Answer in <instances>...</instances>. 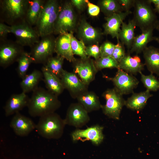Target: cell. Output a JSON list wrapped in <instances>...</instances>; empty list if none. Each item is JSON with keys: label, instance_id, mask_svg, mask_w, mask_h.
Segmentation results:
<instances>
[{"label": "cell", "instance_id": "cell-17", "mask_svg": "<svg viewBox=\"0 0 159 159\" xmlns=\"http://www.w3.org/2000/svg\"><path fill=\"white\" fill-rule=\"evenodd\" d=\"M10 126L16 135L25 137L36 129V124L31 118L19 112L12 118Z\"/></svg>", "mask_w": 159, "mask_h": 159}, {"label": "cell", "instance_id": "cell-11", "mask_svg": "<svg viewBox=\"0 0 159 159\" xmlns=\"http://www.w3.org/2000/svg\"><path fill=\"white\" fill-rule=\"evenodd\" d=\"M103 77L112 81L114 87L122 95L133 93L134 90L139 83L138 79L133 75L120 69H117L113 77H110L106 75Z\"/></svg>", "mask_w": 159, "mask_h": 159}, {"label": "cell", "instance_id": "cell-15", "mask_svg": "<svg viewBox=\"0 0 159 159\" xmlns=\"http://www.w3.org/2000/svg\"><path fill=\"white\" fill-rule=\"evenodd\" d=\"M103 129V127L99 125L92 126L85 129L77 128L71 134V139L74 142L89 140L93 144L98 145L104 139Z\"/></svg>", "mask_w": 159, "mask_h": 159}, {"label": "cell", "instance_id": "cell-7", "mask_svg": "<svg viewBox=\"0 0 159 159\" xmlns=\"http://www.w3.org/2000/svg\"><path fill=\"white\" fill-rule=\"evenodd\" d=\"M53 34L41 38L39 41L32 48L29 52L34 63L44 64L55 53L56 38Z\"/></svg>", "mask_w": 159, "mask_h": 159}, {"label": "cell", "instance_id": "cell-6", "mask_svg": "<svg viewBox=\"0 0 159 159\" xmlns=\"http://www.w3.org/2000/svg\"><path fill=\"white\" fill-rule=\"evenodd\" d=\"M133 7L132 19L141 32L154 27L158 19L154 9L148 0H135Z\"/></svg>", "mask_w": 159, "mask_h": 159}, {"label": "cell", "instance_id": "cell-42", "mask_svg": "<svg viewBox=\"0 0 159 159\" xmlns=\"http://www.w3.org/2000/svg\"><path fill=\"white\" fill-rule=\"evenodd\" d=\"M124 11H130L133 7L135 0H118Z\"/></svg>", "mask_w": 159, "mask_h": 159}, {"label": "cell", "instance_id": "cell-40", "mask_svg": "<svg viewBox=\"0 0 159 159\" xmlns=\"http://www.w3.org/2000/svg\"><path fill=\"white\" fill-rule=\"evenodd\" d=\"M10 33V26L0 22V42L7 39L8 34Z\"/></svg>", "mask_w": 159, "mask_h": 159}, {"label": "cell", "instance_id": "cell-28", "mask_svg": "<svg viewBox=\"0 0 159 159\" xmlns=\"http://www.w3.org/2000/svg\"><path fill=\"white\" fill-rule=\"evenodd\" d=\"M136 25L132 19L129 20L127 24L123 22L118 35L120 41L126 46L129 51L134 40L135 36V29Z\"/></svg>", "mask_w": 159, "mask_h": 159}, {"label": "cell", "instance_id": "cell-45", "mask_svg": "<svg viewBox=\"0 0 159 159\" xmlns=\"http://www.w3.org/2000/svg\"><path fill=\"white\" fill-rule=\"evenodd\" d=\"M153 40H155L159 44V37H154L153 38Z\"/></svg>", "mask_w": 159, "mask_h": 159}, {"label": "cell", "instance_id": "cell-30", "mask_svg": "<svg viewBox=\"0 0 159 159\" xmlns=\"http://www.w3.org/2000/svg\"><path fill=\"white\" fill-rule=\"evenodd\" d=\"M97 5L105 16L124 11L118 0H99Z\"/></svg>", "mask_w": 159, "mask_h": 159}, {"label": "cell", "instance_id": "cell-12", "mask_svg": "<svg viewBox=\"0 0 159 159\" xmlns=\"http://www.w3.org/2000/svg\"><path fill=\"white\" fill-rule=\"evenodd\" d=\"M76 31L79 40L86 46L98 44L104 34L100 29L92 26L84 18L79 21Z\"/></svg>", "mask_w": 159, "mask_h": 159}, {"label": "cell", "instance_id": "cell-3", "mask_svg": "<svg viewBox=\"0 0 159 159\" xmlns=\"http://www.w3.org/2000/svg\"><path fill=\"white\" fill-rule=\"evenodd\" d=\"M61 7V1L46 0L34 27L41 38L53 34L54 26Z\"/></svg>", "mask_w": 159, "mask_h": 159}, {"label": "cell", "instance_id": "cell-2", "mask_svg": "<svg viewBox=\"0 0 159 159\" xmlns=\"http://www.w3.org/2000/svg\"><path fill=\"white\" fill-rule=\"evenodd\" d=\"M29 0H0V22L12 26L24 22Z\"/></svg>", "mask_w": 159, "mask_h": 159}, {"label": "cell", "instance_id": "cell-24", "mask_svg": "<svg viewBox=\"0 0 159 159\" xmlns=\"http://www.w3.org/2000/svg\"><path fill=\"white\" fill-rule=\"evenodd\" d=\"M89 113L99 110L102 105L98 97L94 92L87 90L79 95L76 98Z\"/></svg>", "mask_w": 159, "mask_h": 159}, {"label": "cell", "instance_id": "cell-37", "mask_svg": "<svg viewBox=\"0 0 159 159\" xmlns=\"http://www.w3.org/2000/svg\"><path fill=\"white\" fill-rule=\"evenodd\" d=\"M117 42L112 57L119 63L125 57L126 53L124 45L119 40Z\"/></svg>", "mask_w": 159, "mask_h": 159}, {"label": "cell", "instance_id": "cell-39", "mask_svg": "<svg viewBox=\"0 0 159 159\" xmlns=\"http://www.w3.org/2000/svg\"><path fill=\"white\" fill-rule=\"evenodd\" d=\"M87 12L89 15L91 16H98L100 10L98 5L94 4L87 0Z\"/></svg>", "mask_w": 159, "mask_h": 159}, {"label": "cell", "instance_id": "cell-27", "mask_svg": "<svg viewBox=\"0 0 159 159\" xmlns=\"http://www.w3.org/2000/svg\"><path fill=\"white\" fill-rule=\"evenodd\" d=\"M152 96L150 92L147 90L139 93H133L125 100V105L131 110L139 111L144 108L148 99Z\"/></svg>", "mask_w": 159, "mask_h": 159}, {"label": "cell", "instance_id": "cell-19", "mask_svg": "<svg viewBox=\"0 0 159 159\" xmlns=\"http://www.w3.org/2000/svg\"><path fill=\"white\" fill-rule=\"evenodd\" d=\"M29 98L26 93L23 92L11 95L4 107L5 116L8 117L19 112L27 107Z\"/></svg>", "mask_w": 159, "mask_h": 159}, {"label": "cell", "instance_id": "cell-1", "mask_svg": "<svg viewBox=\"0 0 159 159\" xmlns=\"http://www.w3.org/2000/svg\"><path fill=\"white\" fill-rule=\"evenodd\" d=\"M61 106L58 96L41 87L33 92L27 106L32 117H39L55 112Z\"/></svg>", "mask_w": 159, "mask_h": 159}, {"label": "cell", "instance_id": "cell-4", "mask_svg": "<svg viewBox=\"0 0 159 159\" xmlns=\"http://www.w3.org/2000/svg\"><path fill=\"white\" fill-rule=\"evenodd\" d=\"M70 1H61L60 8L55 21L53 34L73 33L78 23V17Z\"/></svg>", "mask_w": 159, "mask_h": 159}, {"label": "cell", "instance_id": "cell-10", "mask_svg": "<svg viewBox=\"0 0 159 159\" xmlns=\"http://www.w3.org/2000/svg\"><path fill=\"white\" fill-rule=\"evenodd\" d=\"M0 66L6 68L15 62L25 51L16 41L8 39L0 42Z\"/></svg>", "mask_w": 159, "mask_h": 159}, {"label": "cell", "instance_id": "cell-14", "mask_svg": "<svg viewBox=\"0 0 159 159\" xmlns=\"http://www.w3.org/2000/svg\"><path fill=\"white\" fill-rule=\"evenodd\" d=\"M64 120L66 125L77 129L87 124L90 120V117L88 113L80 104L74 103L68 107Z\"/></svg>", "mask_w": 159, "mask_h": 159}, {"label": "cell", "instance_id": "cell-22", "mask_svg": "<svg viewBox=\"0 0 159 159\" xmlns=\"http://www.w3.org/2000/svg\"><path fill=\"white\" fill-rule=\"evenodd\" d=\"M41 71L47 89L57 96L61 94L64 89L60 79L43 66Z\"/></svg>", "mask_w": 159, "mask_h": 159}, {"label": "cell", "instance_id": "cell-41", "mask_svg": "<svg viewBox=\"0 0 159 159\" xmlns=\"http://www.w3.org/2000/svg\"><path fill=\"white\" fill-rule=\"evenodd\" d=\"M71 2L74 8L79 11H83L86 6L87 0H71Z\"/></svg>", "mask_w": 159, "mask_h": 159}, {"label": "cell", "instance_id": "cell-18", "mask_svg": "<svg viewBox=\"0 0 159 159\" xmlns=\"http://www.w3.org/2000/svg\"><path fill=\"white\" fill-rule=\"evenodd\" d=\"M132 12L130 10L116 13L105 16L106 22L103 25L104 34L110 35L112 38H116L119 40L118 35L123 20Z\"/></svg>", "mask_w": 159, "mask_h": 159}, {"label": "cell", "instance_id": "cell-38", "mask_svg": "<svg viewBox=\"0 0 159 159\" xmlns=\"http://www.w3.org/2000/svg\"><path fill=\"white\" fill-rule=\"evenodd\" d=\"M85 52L87 57L97 60L101 57L100 46L98 44H94L86 46Z\"/></svg>", "mask_w": 159, "mask_h": 159}, {"label": "cell", "instance_id": "cell-33", "mask_svg": "<svg viewBox=\"0 0 159 159\" xmlns=\"http://www.w3.org/2000/svg\"><path fill=\"white\" fill-rule=\"evenodd\" d=\"M70 33L71 45L73 54L79 56L80 58L84 59L87 57L86 54V46L82 41L74 37L73 33Z\"/></svg>", "mask_w": 159, "mask_h": 159}, {"label": "cell", "instance_id": "cell-35", "mask_svg": "<svg viewBox=\"0 0 159 159\" xmlns=\"http://www.w3.org/2000/svg\"><path fill=\"white\" fill-rule=\"evenodd\" d=\"M94 61L98 71L105 68H118V63L111 56L101 57Z\"/></svg>", "mask_w": 159, "mask_h": 159}, {"label": "cell", "instance_id": "cell-20", "mask_svg": "<svg viewBox=\"0 0 159 159\" xmlns=\"http://www.w3.org/2000/svg\"><path fill=\"white\" fill-rule=\"evenodd\" d=\"M55 51L57 55L70 62L75 60L71 48L70 33L59 34L56 38Z\"/></svg>", "mask_w": 159, "mask_h": 159}, {"label": "cell", "instance_id": "cell-43", "mask_svg": "<svg viewBox=\"0 0 159 159\" xmlns=\"http://www.w3.org/2000/svg\"><path fill=\"white\" fill-rule=\"evenodd\" d=\"M150 3L154 4L155 8L154 10L156 13H159V0H148Z\"/></svg>", "mask_w": 159, "mask_h": 159}, {"label": "cell", "instance_id": "cell-32", "mask_svg": "<svg viewBox=\"0 0 159 159\" xmlns=\"http://www.w3.org/2000/svg\"><path fill=\"white\" fill-rule=\"evenodd\" d=\"M17 62V72L19 77L22 79L27 74L26 72L31 64L34 63L33 59L29 52L24 51Z\"/></svg>", "mask_w": 159, "mask_h": 159}, {"label": "cell", "instance_id": "cell-29", "mask_svg": "<svg viewBox=\"0 0 159 159\" xmlns=\"http://www.w3.org/2000/svg\"><path fill=\"white\" fill-rule=\"evenodd\" d=\"M45 0H29L25 21L29 25L34 27L39 19Z\"/></svg>", "mask_w": 159, "mask_h": 159}, {"label": "cell", "instance_id": "cell-23", "mask_svg": "<svg viewBox=\"0 0 159 159\" xmlns=\"http://www.w3.org/2000/svg\"><path fill=\"white\" fill-rule=\"evenodd\" d=\"M145 65L151 74L159 76V48L150 46L143 52Z\"/></svg>", "mask_w": 159, "mask_h": 159}, {"label": "cell", "instance_id": "cell-5", "mask_svg": "<svg viewBox=\"0 0 159 159\" xmlns=\"http://www.w3.org/2000/svg\"><path fill=\"white\" fill-rule=\"evenodd\" d=\"M66 125L64 119L54 112L40 117L36 129L44 138L57 139L62 136Z\"/></svg>", "mask_w": 159, "mask_h": 159}, {"label": "cell", "instance_id": "cell-44", "mask_svg": "<svg viewBox=\"0 0 159 159\" xmlns=\"http://www.w3.org/2000/svg\"><path fill=\"white\" fill-rule=\"evenodd\" d=\"M155 29L159 32V20H158L154 26Z\"/></svg>", "mask_w": 159, "mask_h": 159}, {"label": "cell", "instance_id": "cell-25", "mask_svg": "<svg viewBox=\"0 0 159 159\" xmlns=\"http://www.w3.org/2000/svg\"><path fill=\"white\" fill-rule=\"evenodd\" d=\"M154 29V27L151 28L135 36L131 47L128 52L130 54L135 52L137 55L143 52L147 47L148 43L153 40Z\"/></svg>", "mask_w": 159, "mask_h": 159}, {"label": "cell", "instance_id": "cell-9", "mask_svg": "<svg viewBox=\"0 0 159 159\" xmlns=\"http://www.w3.org/2000/svg\"><path fill=\"white\" fill-rule=\"evenodd\" d=\"M10 33L14 34L16 41L24 47L32 48L40 40V37L34 28L26 22L10 26Z\"/></svg>", "mask_w": 159, "mask_h": 159}, {"label": "cell", "instance_id": "cell-13", "mask_svg": "<svg viewBox=\"0 0 159 159\" xmlns=\"http://www.w3.org/2000/svg\"><path fill=\"white\" fill-rule=\"evenodd\" d=\"M72 63L73 72L84 84L88 86L94 80L98 71L96 67L94 60L87 57L84 59H76Z\"/></svg>", "mask_w": 159, "mask_h": 159}, {"label": "cell", "instance_id": "cell-31", "mask_svg": "<svg viewBox=\"0 0 159 159\" xmlns=\"http://www.w3.org/2000/svg\"><path fill=\"white\" fill-rule=\"evenodd\" d=\"M64 59L59 56H53L48 59L43 66L60 79L64 70L63 68Z\"/></svg>", "mask_w": 159, "mask_h": 159}, {"label": "cell", "instance_id": "cell-34", "mask_svg": "<svg viewBox=\"0 0 159 159\" xmlns=\"http://www.w3.org/2000/svg\"><path fill=\"white\" fill-rule=\"evenodd\" d=\"M140 74L141 81L146 90L150 91L155 92L159 90V80L153 74L148 75L143 74L142 72Z\"/></svg>", "mask_w": 159, "mask_h": 159}, {"label": "cell", "instance_id": "cell-26", "mask_svg": "<svg viewBox=\"0 0 159 159\" xmlns=\"http://www.w3.org/2000/svg\"><path fill=\"white\" fill-rule=\"evenodd\" d=\"M43 78V74L41 71L37 69L34 70L22 79L20 85L22 92L26 94L33 92L38 87L39 83Z\"/></svg>", "mask_w": 159, "mask_h": 159}, {"label": "cell", "instance_id": "cell-21", "mask_svg": "<svg viewBox=\"0 0 159 159\" xmlns=\"http://www.w3.org/2000/svg\"><path fill=\"white\" fill-rule=\"evenodd\" d=\"M145 65L137 54L132 57L128 52L119 63L118 69L131 74H136L144 69Z\"/></svg>", "mask_w": 159, "mask_h": 159}, {"label": "cell", "instance_id": "cell-16", "mask_svg": "<svg viewBox=\"0 0 159 159\" xmlns=\"http://www.w3.org/2000/svg\"><path fill=\"white\" fill-rule=\"evenodd\" d=\"M60 79L64 89L67 90L74 99L80 94L88 90V86L84 84L73 72L64 70Z\"/></svg>", "mask_w": 159, "mask_h": 159}, {"label": "cell", "instance_id": "cell-8", "mask_svg": "<svg viewBox=\"0 0 159 159\" xmlns=\"http://www.w3.org/2000/svg\"><path fill=\"white\" fill-rule=\"evenodd\" d=\"M121 95L115 87L107 89L102 94L106 100L102 105L103 113L110 118L118 120L125 100Z\"/></svg>", "mask_w": 159, "mask_h": 159}, {"label": "cell", "instance_id": "cell-36", "mask_svg": "<svg viewBox=\"0 0 159 159\" xmlns=\"http://www.w3.org/2000/svg\"><path fill=\"white\" fill-rule=\"evenodd\" d=\"M116 44L111 42L106 41L100 46L101 57L111 56L113 52Z\"/></svg>", "mask_w": 159, "mask_h": 159}]
</instances>
